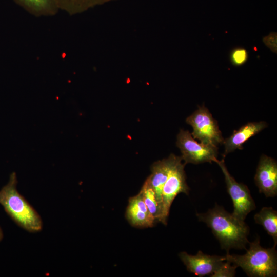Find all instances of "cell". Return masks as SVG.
Here are the masks:
<instances>
[{
  "label": "cell",
  "mask_w": 277,
  "mask_h": 277,
  "mask_svg": "<svg viewBox=\"0 0 277 277\" xmlns=\"http://www.w3.org/2000/svg\"><path fill=\"white\" fill-rule=\"evenodd\" d=\"M17 183L16 173L12 172L0 190V204L18 226L30 232H39L43 228L41 217L17 191Z\"/></svg>",
  "instance_id": "cell-2"
},
{
  "label": "cell",
  "mask_w": 277,
  "mask_h": 277,
  "mask_svg": "<svg viewBox=\"0 0 277 277\" xmlns=\"http://www.w3.org/2000/svg\"><path fill=\"white\" fill-rule=\"evenodd\" d=\"M60 10L72 15L101 3L104 0H54Z\"/></svg>",
  "instance_id": "cell-15"
},
{
  "label": "cell",
  "mask_w": 277,
  "mask_h": 277,
  "mask_svg": "<svg viewBox=\"0 0 277 277\" xmlns=\"http://www.w3.org/2000/svg\"><path fill=\"white\" fill-rule=\"evenodd\" d=\"M179 256L187 270L199 276L211 275L226 260L225 256L210 255L201 251L195 255L182 252Z\"/></svg>",
  "instance_id": "cell-9"
},
{
  "label": "cell",
  "mask_w": 277,
  "mask_h": 277,
  "mask_svg": "<svg viewBox=\"0 0 277 277\" xmlns=\"http://www.w3.org/2000/svg\"><path fill=\"white\" fill-rule=\"evenodd\" d=\"M249 243V248L245 254L239 255L227 253L226 260L241 267L249 276H276L277 255L275 246L264 248L260 245L258 238Z\"/></svg>",
  "instance_id": "cell-3"
},
{
  "label": "cell",
  "mask_w": 277,
  "mask_h": 277,
  "mask_svg": "<svg viewBox=\"0 0 277 277\" xmlns=\"http://www.w3.org/2000/svg\"><path fill=\"white\" fill-rule=\"evenodd\" d=\"M265 44L273 52H276V33H270L268 36L263 38Z\"/></svg>",
  "instance_id": "cell-19"
},
{
  "label": "cell",
  "mask_w": 277,
  "mask_h": 277,
  "mask_svg": "<svg viewBox=\"0 0 277 277\" xmlns=\"http://www.w3.org/2000/svg\"><path fill=\"white\" fill-rule=\"evenodd\" d=\"M140 193H141L150 213L155 221H158L160 216V208L155 192L146 179Z\"/></svg>",
  "instance_id": "cell-16"
},
{
  "label": "cell",
  "mask_w": 277,
  "mask_h": 277,
  "mask_svg": "<svg viewBox=\"0 0 277 277\" xmlns=\"http://www.w3.org/2000/svg\"><path fill=\"white\" fill-rule=\"evenodd\" d=\"M30 14L37 17L55 15L59 9L54 0H13Z\"/></svg>",
  "instance_id": "cell-13"
},
{
  "label": "cell",
  "mask_w": 277,
  "mask_h": 277,
  "mask_svg": "<svg viewBox=\"0 0 277 277\" xmlns=\"http://www.w3.org/2000/svg\"><path fill=\"white\" fill-rule=\"evenodd\" d=\"M177 157V156L172 154L167 159L154 163L151 168V174L147 179L155 192L159 205L160 214L162 204L163 188L168 178L169 171Z\"/></svg>",
  "instance_id": "cell-10"
},
{
  "label": "cell",
  "mask_w": 277,
  "mask_h": 277,
  "mask_svg": "<svg viewBox=\"0 0 277 277\" xmlns=\"http://www.w3.org/2000/svg\"><path fill=\"white\" fill-rule=\"evenodd\" d=\"M196 216L211 229L221 248L227 253L231 248L246 249L249 243V228L244 221L236 219L219 205L206 213H197Z\"/></svg>",
  "instance_id": "cell-1"
},
{
  "label": "cell",
  "mask_w": 277,
  "mask_h": 277,
  "mask_svg": "<svg viewBox=\"0 0 277 277\" xmlns=\"http://www.w3.org/2000/svg\"><path fill=\"white\" fill-rule=\"evenodd\" d=\"M236 266L225 260L210 276L211 277H233L235 274Z\"/></svg>",
  "instance_id": "cell-17"
},
{
  "label": "cell",
  "mask_w": 277,
  "mask_h": 277,
  "mask_svg": "<svg viewBox=\"0 0 277 277\" xmlns=\"http://www.w3.org/2000/svg\"><path fill=\"white\" fill-rule=\"evenodd\" d=\"M247 51L242 48L235 49L231 54V61L234 65L236 66L244 64L247 60Z\"/></svg>",
  "instance_id": "cell-18"
},
{
  "label": "cell",
  "mask_w": 277,
  "mask_h": 277,
  "mask_svg": "<svg viewBox=\"0 0 277 277\" xmlns=\"http://www.w3.org/2000/svg\"><path fill=\"white\" fill-rule=\"evenodd\" d=\"M254 180L259 192L266 197H274L277 194V163L267 155L260 157Z\"/></svg>",
  "instance_id": "cell-8"
},
{
  "label": "cell",
  "mask_w": 277,
  "mask_h": 277,
  "mask_svg": "<svg viewBox=\"0 0 277 277\" xmlns=\"http://www.w3.org/2000/svg\"><path fill=\"white\" fill-rule=\"evenodd\" d=\"M216 162L221 168L225 177L227 191L233 205L232 215L241 221H244L249 212L255 209V204L247 186L238 183L229 173L224 159Z\"/></svg>",
  "instance_id": "cell-7"
},
{
  "label": "cell",
  "mask_w": 277,
  "mask_h": 277,
  "mask_svg": "<svg viewBox=\"0 0 277 277\" xmlns=\"http://www.w3.org/2000/svg\"><path fill=\"white\" fill-rule=\"evenodd\" d=\"M186 122L193 128L191 133L193 137L199 140L201 143L215 146L224 143V139L217 122L204 106L199 107L186 118Z\"/></svg>",
  "instance_id": "cell-5"
},
{
  "label": "cell",
  "mask_w": 277,
  "mask_h": 277,
  "mask_svg": "<svg viewBox=\"0 0 277 277\" xmlns=\"http://www.w3.org/2000/svg\"><path fill=\"white\" fill-rule=\"evenodd\" d=\"M176 145L181 150V157L185 164L211 163L217 160V146L198 143L188 131H180L177 136Z\"/></svg>",
  "instance_id": "cell-6"
},
{
  "label": "cell",
  "mask_w": 277,
  "mask_h": 277,
  "mask_svg": "<svg viewBox=\"0 0 277 277\" xmlns=\"http://www.w3.org/2000/svg\"><path fill=\"white\" fill-rule=\"evenodd\" d=\"M126 216L130 224L135 227H152L155 222L140 192L129 199Z\"/></svg>",
  "instance_id": "cell-11"
},
{
  "label": "cell",
  "mask_w": 277,
  "mask_h": 277,
  "mask_svg": "<svg viewBox=\"0 0 277 277\" xmlns=\"http://www.w3.org/2000/svg\"><path fill=\"white\" fill-rule=\"evenodd\" d=\"M267 126L265 122H249L242 126L238 130H234L232 135L224 140V156L234 151L243 149L242 145L248 139L263 130Z\"/></svg>",
  "instance_id": "cell-12"
},
{
  "label": "cell",
  "mask_w": 277,
  "mask_h": 277,
  "mask_svg": "<svg viewBox=\"0 0 277 277\" xmlns=\"http://www.w3.org/2000/svg\"><path fill=\"white\" fill-rule=\"evenodd\" d=\"M254 219L256 223L261 225L274 242L277 243V212L272 207H263L255 214Z\"/></svg>",
  "instance_id": "cell-14"
},
{
  "label": "cell",
  "mask_w": 277,
  "mask_h": 277,
  "mask_svg": "<svg viewBox=\"0 0 277 277\" xmlns=\"http://www.w3.org/2000/svg\"><path fill=\"white\" fill-rule=\"evenodd\" d=\"M182 158L178 156L171 167L168 178L162 190V200L159 222L166 225L171 205L177 195L189 193V188L186 182L184 171L185 164Z\"/></svg>",
  "instance_id": "cell-4"
},
{
  "label": "cell",
  "mask_w": 277,
  "mask_h": 277,
  "mask_svg": "<svg viewBox=\"0 0 277 277\" xmlns=\"http://www.w3.org/2000/svg\"><path fill=\"white\" fill-rule=\"evenodd\" d=\"M3 238V232L1 227H0V242L2 240Z\"/></svg>",
  "instance_id": "cell-20"
}]
</instances>
